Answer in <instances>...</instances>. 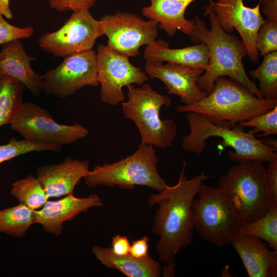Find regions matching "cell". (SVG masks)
Returning a JSON list of instances; mask_svg holds the SVG:
<instances>
[{"label": "cell", "instance_id": "obj_1", "mask_svg": "<svg viewBox=\"0 0 277 277\" xmlns=\"http://www.w3.org/2000/svg\"><path fill=\"white\" fill-rule=\"evenodd\" d=\"M186 167L184 161L175 185H167L163 191L151 194L148 199L150 206H159L151 231L160 238L155 250L159 260L165 263L192 244L191 205L203 182L211 177L203 172L188 180Z\"/></svg>", "mask_w": 277, "mask_h": 277}, {"label": "cell", "instance_id": "obj_2", "mask_svg": "<svg viewBox=\"0 0 277 277\" xmlns=\"http://www.w3.org/2000/svg\"><path fill=\"white\" fill-rule=\"evenodd\" d=\"M204 9V15L210 22V29L203 20L195 16V29L191 37L194 43L204 44L209 56L207 69L198 78L197 86L208 95L212 91L217 78L228 76L244 85L258 98H263L245 69L243 60L248 54L243 42L222 29L207 5Z\"/></svg>", "mask_w": 277, "mask_h": 277}, {"label": "cell", "instance_id": "obj_3", "mask_svg": "<svg viewBox=\"0 0 277 277\" xmlns=\"http://www.w3.org/2000/svg\"><path fill=\"white\" fill-rule=\"evenodd\" d=\"M187 120L190 128L188 134L182 141V148L190 153H201L206 146L207 140L211 137H219L222 141L219 148L223 150L227 147L233 149L228 152L231 161L242 163L260 160L268 163L277 159V149L266 144L250 131L245 132L244 127L238 124L231 128L224 123H214L204 115L187 112Z\"/></svg>", "mask_w": 277, "mask_h": 277}, {"label": "cell", "instance_id": "obj_4", "mask_svg": "<svg viewBox=\"0 0 277 277\" xmlns=\"http://www.w3.org/2000/svg\"><path fill=\"white\" fill-rule=\"evenodd\" d=\"M277 106V99L259 98L246 87L231 78H217L210 93L198 102L180 105L179 112L202 114L214 123L231 128L265 113Z\"/></svg>", "mask_w": 277, "mask_h": 277}, {"label": "cell", "instance_id": "obj_5", "mask_svg": "<svg viewBox=\"0 0 277 277\" xmlns=\"http://www.w3.org/2000/svg\"><path fill=\"white\" fill-rule=\"evenodd\" d=\"M218 184L244 223L262 216L275 203L268 186L266 168L262 161L234 165L220 177Z\"/></svg>", "mask_w": 277, "mask_h": 277}, {"label": "cell", "instance_id": "obj_6", "mask_svg": "<svg viewBox=\"0 0 277 277\" xmlns=\"http://www.w3.org/2000/svg\"><path fill=\"white\" fill-rule=\"evenodd\" d=\"M141 86H127L128 100L122 103L124 116L135 124L141 135V144L167 148L176 137L177 125L171 118L162 120L160 110L164 106H170L171 100L154 90L148 84Z\"/></svg>", "mask_w": 277, "mask_h": 277}, {"label": "cell", "instance_id": "obj_7", "mask_svg": "<svg viewBox=\"0 0 277 277\" xmlns=\"http://www.w3.org/2000/svg\"><path fill=\"white\" fill-rule=\"evenodd\" d=\"M157 161L153 147L140 144L135 152L125 158L95 166L83 180L90 187L104 185L132 189L139 185L160 192L167 185L157 171Z\"/></svg>", "mask_w": 277, "mask_h": 277}, {"label": "cell", "instance_id": "obj_8", "mask_svg": "<svg viewBox=\"0 0 277 277\" xmlns=\"http://www.w3.org/2000/svg\"><path fill=\"white\" fill-rule=\"evenodd\" d=\"M191 205L194 229L216 247L231 243L244 224L231 201L219 187L204 184Z\"/></svg>", "mask_w": 277, "mask_h": 277}, {"label": "cell", "instance_id": "obj_9", "mask_svg": "<svg viewBox=\"0 0 277 277\" xmlns=\"http://www.w3.org/2000/svg\"><path fill=\"white\" fill-rule=\"evenodd\" d=\"M10 124L11 129L24 139L42 144H70L88 134V130L80 124L58 123L48 110L30 102L24 103Z\"/></svg>", "mask_w": 277, "mask_h": 277}, {"label": "cell", "instance_id": "obj_10", "mask_svg": "<svg viewBox=\"0 0 277 277\" xmlns=\"http://www.w3.org/2000/svg\"><path fill=\"white\" fill-rule=\"evenodd\" d=\"M101 35L99 20L94 18L89 9H81L73 11L59 29L43 34L38 44L45 51L64 58L92 49Z\"/></svg>", "mask_w": 277, "mask_h": 277}, {"label": "cell", "instance_id": "obj_11", "mask_svg": "<svg viewBox=\"0 0 277 277\" xmlns=\"http://www.w3.org/2000/svg\"><path fill=\"white\" fill-rule=\"evenodd\" d=\"M99 21L107 46L128 57L139 56L141 47L153 43L158 35L157 22L129 12L106 14Z\"/></svg>", "mask_w": 277, "mask_h": 277}, {"label": "cell", "instance_id": "obj_12", "mask_svg": "<svg viewBox=\"0 0 277 277\" xmlns=\"http://www.w3.org/2000/svg\"><path fill=\"white\" fill-rule=\"evenodd\" d=\"M97 81L101 85L100 98L104 103L116 106L124 101L123 88L142 85L149 80L145 71L133 65L129 57L100 44L97 48Z\"/></svg>", "mask_w": 277, "mask_h": 277}, {"label": "cell", "instance_id": "obj_13", "mask_svg": "<svg viewBox=\"0 0 277 277\" xmlns=\"http://www.w3.org/2000/svg\"><path fill=\"white\" fill-rule=\"evenodd\" d=\"M98 85L96 54L93 49L64 57L56 67L43 75V91L61 98L85 86Z\"/></svg>", "mask_w": 277, "mask_h": 277}, {"label": "cell", "instance_id": "obj_14", "mask_svg": "<svg viewBox=\"0 0 277 277\" xmlns=\"http://www.w3.org/2000/svg\"><path fill=\"white\" fill-rule=\"evenodd\" d=\"M207 5L214 13L219 24L226 33L236 30L251 62L258 64L259 54L255 44L258 31L263 23L261 0L254 7L245 5L244 0H209Z\"/></svg>", "mask_w": 277, "mask_h": 277}, {"label": "cell", "instance_id": "obj_15", "mask_svg": "<svg viewBox=\"0 0 277 277\" xmlns=\"http://www.w3.org/2000/svg\"><path fill=\"white\" fill-rule=\"evenodd\" d=\"M204 71L169 62L146 61L145 65L148 78L161 81L167 93L178 96L184 105L198 102L207 95L197 85L198 78Z\"/></svg>", "mask_w": 277, "mask_h": 277}, {"label": "cell", "instance_id": "obj_16", "mask_svg": "<svg viewBox=\"0 0 277 277\" xmlns=\"http://www.w3.org/2000/svg\"><path fill=\"white\" fill-rule=\"evenodd\" d=\"M103 205L101 199L95 194L78 197L70 193L58 200H48L41 209L34 210V223L41 225L48 233L60 236L65 222L73 220L90 208Z\"/></svg>", "mask_w": 277, "mask_h": 277}, {"label": "cell", "instance_id": "obj_17", "mask_svg": "<svg viewBox=\"0 0 277 277\" xmlns=\"http://www.w3.org/2000/svg\"><path fill=\"white\" fill-rule=\"evenodd\" d=\"M89 160L80 161L67 157L58 164L37 167L36 177L49 198L72 193L75 187L89 170Z\"/></svg>", "mask_w": 277, "mask_h": 277}, {"label": "cell", "instance_id": "obj_18", "mask_svg": "<svg viewBox=\"0 0 277 277\" xmlns=\"http://www.w3.org/2000/svg\"><path fill=\"white\" fill-rule=\"evenodd\" d=\"M249 277H276L277 250H270L260 239L242 234L232 240Z\"/></svg>", "mask_w": 277, "mask_h": 277}, {"label": "cell", "instance_id": "obj_19", "mask_svg": "<svg viewBox=\"0 0 277 277\" xmlns=\"http://www.w3.org/2000/svg\"><path fill=\"white\" fill-rule=\"evenodd\" d=\"M196 0H150V4L142 9L143 15L158 23V28L164 30L170 37L177 30L193 36L195 21L185 17V12L191 4ZM209 1V0H208Z\"/></svg>", "mask_w": 277, "mask_h": 277}, {"label": "cell", "instance_id": "obj_20", "mask_svg": "<svg viewBox=\"0 0 277 277\" xmlns=\"http://www.w3.org/2000/svg\"><path fill=\"white\" fill-rule=\"evenodd\" d=\"M34 60L26 53L20 39L12 41L4 45L0 51V73L18 81L38 96L43 91V75L32 70L30 63Z\"/></svg>", "mask_w": 277, "mask_h": 277}, {"label": "cell", "instance_id": "obj_21", "mask_svg": "<svg viewBox=\"0 0 277 277\" xmlns=\"http://www.w3.org/2000/svg\"><path fill=\"white\" fill-rule=\"evenodd\" d=\"M144 57L146 61L173 63L205 71L208 67L209 56L206 46L202 43L182 48L172 49L169 47L168 42L159 39L146 45Z\"/></svg>", "mask_w": 277, "mask_h": 277}, {"label": "cell", "instance_id": "obj_22", "mask_svg": "<svg viewBox=\"0 0 277 277\" xmlns=\"http://www.w3.org/2000/svg\"><path fill=\"white\" fill-rule=\"evenodd\" d=\"M95 258L108 268L114 269L127 277H160L162 267L149 254L135 258L130 253L124 255L114 254L110 247L95 245L92 248Z\"/></svg>", "mask_w": 277, "mask_h": 277}, {"label": "cell", "instance_id": "obj_23", "mask_svg": "<svg viewBox=\"0 0 277 277\" xmlns=\"http://www.w3.org/2000/svg\"><path fill=\"white\" fill-rule=\"evenodd\" d=\"M25 88L18 81L0 73V127L10 124L20 111Z\"/></svg>", "mask_w": 277, "mask_h": 277}, {"label": "cell", "instance_id": "obj_24", "mask_svg": "<svg viewBox=\"0 0 277 277\" xmlns=\"http://www.w3.org/2000/svg\"><path fill=\"white\" fill-rule=\"evenodd\" d=\"M34 221V210L21 203L0 210V232L11 237H24Z\"/></svg>", "mask_w": 277, "mask_h": 277}, {"label": "cell", "instance_id": "obj_25", "mask_svg": "<svg viewBox=\"0 0 277 277\" xmlns=\"http://www.w3.org/2000/svg\"><path fill=\"white\" fill-rule=\"evenodd\" d=\"M238 234L260 239L267 242L273 250H277V203H273L262 216L244 223Z\"/></svg>", "mask_w": 277, "mask_h": 277}, {"label": "cell", "instance_id": "obj_26", "mask_svg": "<svg viewBox=\"0 0 277 277\" xmlns=\"http://www.w3.org/2000/svg\"><path fill=\"white\" fill-rule=\"evenodd\" d=\"M10 194L19 203L33 210L42 207L48 200L39 181L32 174L12 183Z\"/></svg>", "mask_w": 277, "mask_h": 277}, {"label": "cell", "instance_id": "obj_27", "mask_svg": "<svg viewBox=\"0 0 277 277\" xmlns=\"http://www.w3.org/2000/svg\"><path fill=\"white\" fill-rule=\"evenodd\" d=\"M248 75L259 81L258 89L263 98L277 99V51L264 55L260 65L249 70Z\"/></svg>", "mask_w": 277, "mask_h": 277}, {"label": "cell", "instance_id": "obj_28", "mask_svg": "<svg viewBox=\"0 0 277 277\" xmlns=\"http://www.w3.org/2000/svg\"><path fill=\"white\" fill-rule=\"evenodd\" d=\"M61 149V146L56 144H42L25 139L17 141L12 138L8 144L0 145V163L31 152H60Z\"/></svg>", "mask_w": 277, "mask_h": 277}, {"label": "cell", "instance_id": "obj_29", "mask_svg": "<svg viewBox=\"0 0 277 277\" xmlns=\"http://www.w3.org/2000/svg\"><path fill=\"white\" fill-rule=\"evenodd\" d=\"M238 124L243 127H251L249 131L255 135L263 132L259 136H267L277 134V106L270 111Z\"/></svg>", "mask_w": 277, "mask_h": 277}, {"label": "cell", "instance_id": "obj_30", "mask_svg": "<svg viewBox=\"0 0 277 277\" xmlns=\"http://www.w3.org/2000/svg\"><path fill=\"white\" fill-rule=\"evenodd\" d=\"M255 44L259 55L277 51V22L264 20L258 31Z\"/></svg>", "mask_w": 277, "mask_h": 277}, {"label": "cell", "instance_id": "obj_31", "mask_svg": "<svg viewBox=\"0 0 277 277\" xmlns=\"http://www.w3.org/2000/svg\"><path fill=\"white\" fill-rule=\"evenodd\" d=\"M34 32L32 26L18 27L9 23L0 14V45L17 39L28 38L32 36Z\"/></svg>", "mask_w": 277, "mask_h": 277}, {"label": "cell", "instance_id": "obj_32", "mask_svg": "<svg viewBox=\"0 0 277 277\" xmlns=\"http://www.w3.org/2000/svg\"><path fill=\"white\" fill-rule=\"evenodd\" d=\"M48 1L51 8L60 12L89 9L96 2V0H48Z\"/></svg>", "mask_w": 277, "mask_h": 277}, {"label": "cell", "instance_id": "obj_33", "mask_svg": "<svg viewBox=\"0 0 277 277\" xmlns=\"http://www.w3.org/2000/svg\"><path fill=\"white\" fill-rule=\"evenodd\" d=\"M266 175L270 194L273 202L277 203V159L268 163Z\"/></svg>", "mask_w": 277, "mask_h": 277}, {"label": "cell", "instance_id": "obj_34", "mask_svg": "<svg viewBox=\"0 0 277 277\" xmlns=\"http://www.w3.org/2000/svg\"><path fill=\"white\" fill-rule=\"evenodd\" d=\"M111 251L117 255H124L129 253L130 244L128 238L125 235H116L112 238Z\"/></svg>", "mask_w": 277, "mask_h": 277}, {"label": "cell", "instance_id": "obj_35", "mask_svg": "<svg viewBox=\"0 0 277 277\" xmlns=\"http://www.w3.org/2000/svg\"><path fill=\"white\" fill-rule=\"evenodd\" d=\"M149 241L150 239L147 235L133 241L131 245H130L129 253L132 256L138 258L147 255L149 254Z\"/></svg>", "mask_w": 277, "mask_h": 277}, {"label": "cell", "instance_id": "obj_36", "mask_svg": "<svg viewBox=\"0 0 277 277\" xmlns=\"http://www.w3.org/2000/svg\"><path fill=\"white\" fill-rule=\"evenodd\" d=\"M261 4L266 19L277 22V0H261Z\"/></svg>", "mask_w": 277, "mask_h": 277}, {"label": "cell", "instance_id": "obj_37", "mask_svg": "<svg viewBox=\"0 0 277 277\" xmlns=\"http://www.w3.org/2000/svg\"><path fill=\"white\" fill-rule=\"evenodd\" d=\"M0 14L8 19L13 17V14L10 8L9 0H0Z\"/></svg>", "mask_w": 277, "mask_h": 277}, {"label": "cell", "instance_id": "obj_38", "mask_svg": "<svg viewBox=\"0 0 277 277\" xmlns=\"http://www.w3.org/2000/svg\"><path fill=\"white\" fill-rule=\"evenodd\" d=\"M164 267L162 271L163 276H174L175 275V261L174 259L170 261Z\"/></svg>", "mask_w": 277, "mask_h": 277}]
</instances>
